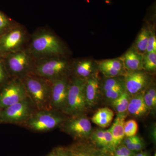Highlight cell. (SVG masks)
I'll use <instances>...</instances> for the list:
<instances>
[{
    "instance_id": "1",
    "label": "cell",
    "mask_w": 156,
    "mask_h": 156,
    "mask_svg": "<svg viewBox=\"0 0 156 156\" xmlns=\"http://www.w3.org/2000/svg\"><path fill=\"white\" fill-rule=\"evenodd\" d=\"M27 97L37 110H52L51 81L29 74L21 79Z\"/></svg>"
},
{
    "instance_id": "2",
    "label": "cell",
    "mask_w": 156,
    "mask_h": 156,
    "mask_svg": "<svg viewBox=\"0 0 156 156\" xmlns=\"http://www.w3.org/2000/svg\"><path fill=\"white\" fill-rule=\"evenodd\" d=\"M62 112L53 110H37L23 127L39 133L52 131L60 127L66 119L67 117Z\"/></svg>"
},
{
    "instance_id": "3",
    "label": "cell",
    "mask_w": 156,
    "mask_h": 156,
    "mask_svg": "<svg viewBox=\"0 0 156 156\" xmlns=\"http://www.w3.org/2000/svg\"><path fill=\"white\" fill-rule=\"evenodd\" d=\"M86 80L81 78H75L69 83L66 105L63 113L75 116L84 114L87 106L85 95Z\"/></svg>"
},
{
    "instance_id": "4",
    "label": "cell",
    "mask_w": 156,
    "mask_h": 156,
    "mask_svg": "<svg viewBox=\"0 0 156 156\" xmlns=\"http://www.w3.org/2000/svg\"><path fill=\"white\" fill-rule=\"evenodd\" d=\"M37 109L28 98L3 109H1L2 124L22 126Z\"/></svg>"
},
{
    "instance_id": "5",
    "label": "cell",
    "mask_w": 156,
    "mask_h": 156,
    "mask_svg": "<svg viewBox=\"0 0 156 156\" xmlns=\"http://www.w3.org/2000/svg\"><path fill=\"white\" fill-rule=\"evenodd\" d=\"M59 127L77 141L85 140L92 133L91 123L83 114L68 117Z\"/></svg>"
},
{
    "instance_id": "6",
    "label": "cell",
    "mask_w": 156,
    "mask_h": 156,
    "mask_svg": "<svg viewBox=\"0 0 156 156\" xmlns=\"http://www.w3.org/2000/svg\"><path fill=\"white\" fill-rule=\"evenodd\" d=\"M27 98L21 79L14 78L0 88V109L10 106Z\"/></svg>"
},
{
    "instance_id": "7",
    "label": "cell",
    "mask_w": 156,
    "mask_h": 156,
    "mask_svg": "<svg viewBox=\"0 0 156 156\" xmlns=\"http://www.w3.org/2000/svg\"><path fill=\"white\" fill-rule=\"evenodd\" d=\"M8 55L4 63L10 76L22 79L31 73L30 59L25 52L17 51Z\"/></svg>"
},
{
    "instance_id": "8",
    "label": "cell",
    "mask_w": 156,
    "mask_h": 156,
    "mask_svg": "<svg viewBox=\"0 0 156 156\" xmlns=\"http://www.w3.org/2000/svg\"><path fill=\"white\" fill-rule=\"evenodd\" d=\"M67 66V63L63 60L48 59L37 65L30 74L52 81L65 76L64 73Z\"/></svg>"
},
{
    "instance_id": "9",
    "label": "cell",
    "mask_w": 156,
    "mask_h": 156,
    "mask_svg": "<svg viewBox=\"0 0 156 156\" xmlns=\"http://www.w3.org/2000/svg\"><path fill=\"white\" fill-rule=\"evenodd\" d=\"M34 52L41 55H56L62 52L60 42L50 33H43L34 38L32 43Z\"/></svg>"
},
{
    "instance_id": "10",
    "label": "cell",
    "mask_w": 156,
    "mask_h": 156,
    "mask_svg": "<svg viewBox=\"0 0 156 156\" xmlns=\"http://www.w3.org/2000/svg\"><path fill=\"white\" fill-rule=\"evenodd\" d=\"M69 84L65 76L51 81L52 110L63 112L66 105Z\"/></svg>"
},
{
    "instance_id": "11",
    "label": "cell",
    "mask_w": 156,
    "mask_h": 156,
    "mask_svg": "<svg viewBox=\"0 0 156 156\" xmlns=\"http://www.w3.org/2000/svg\"><path fill=\"white\" fill-rule=\"evenodd\" d=\"M150 81L149 76L142 70L127 72L124 78L126 91L132 95L141 93L149 86Z\"/></svg>"
},
{
    "instance_id": "12",
    "label": "cell",
    "mask_w": 156,
    "mask_h": 156,
    "mask_svg": "<svg viewBox=\"0 0 156 156\" xmlns=\"http://www.w3.org/2000/svg\"><path fill=\"white\" fill-rule=\"evenodd\" d=\"M24 38L23 31L14 29L0 35V54L5 55L14 52L22 44Z\"/></svg>"
},
{
    "instance_id": "13",
    "label": "cell",
    "mask_w": 156,
    "mask_h": 156,
    "mask_svg": "<svg viewBox=\"0 0 156 156\" xmlns=\"http://www.w3.org/2000/svg\"><path fill=\"white\" fill-rule=\"evenodd\" d=\"M67 147L71 156H109L106 151L85 140L77 141Z\"/></svg>"
},
{
    "instance_id": "14",
    "label": "cell",
    "mask_w": 156,
    "mask_h": 156,
    "mask_svg": "<svg viewBox=\"0 0 156 156\" xmlns=\"http://www.w3.org/2000/svg\"><path fill=\"white\" fill-rule=\"evenodd\" d=\"M125 69L128 71L142 70L143 56L137 53L134 47H132L121 57Z\"/></svg>"
},
{
    "instance_id": "15",
    "label": "cell",
    "mask_w": 156,
    "mask_h": 156,
    "mask_svg": "<svg viewBox=\"0 0 156 156\" xmlns=\"http://www.w3.org/2000/svg\"><path fill=\"white\" fill-rule=\"evenodd\" d=\"M144 92H141L133 95V97L130 98L127 112L132 116L142 117L149 110L144 102Z\"/></svg>"
},
{
    "instance_id": "16",
    "label": "cell",
    "mask_w": 156,
    "mask_h": 156,
    "mask_svg": "<svg viewBox=\"0 0 156 156\" xmlns=\"http://www.w3.org/2000/svg\"><path fill=\"white\" fill-rule=\"evenodd\" d=\"M99 93V83L97 78L93 76L86 80L85 95L88 107L95 105L98 99Z\"/></svg>"
},
{
    "instance_id": "17",
    "label": "cell",
    "mask_w": 156,
    "mask_h": 156,
    "mask_svg": "<svg viewBox=\"0 0 156 156\" xmlns=\"http://www.w3.org/2000/svg\"><path fill=\"white\" fill-rule=\"evenodd\" d=\"M126 118V115L118 114L112 126L110 128L113 137L115 150L121 144L125 137L124 124Z\"/></svg>"
},
{
    "instance_id": "18",
    "label": "cell",
    "mask_w": 156,
    "mask_h": 156,
    "mask_svg": "<svg viewBox=\"0 0 156 156\" xmlns=\"http://www.w3.org/2000/svg\"><path fill=\"white\" fill-rule=\"evenodd\" d=\"M114 116V112L108 107L98 109L91 118L92 122L101 128H106L111 124Z\"/></svg>"
},
{
    "instance_id": "19",
    "label": "cell",
    "mask_w": 156,
    "mask_h": 156,
    "mask_svg": "<svg viewBox=\"0 0 156 156\" xmlns=\"http://www.w3.org/2000/svg\"><path fill=\"white\" fill-rule=\"evenodd\" d=\"M151 30L147 28L143 27L137 35L134 45V48L136 52L143 56L146 52L148 41L151 34Z\"/></svg>"
},
{
    "instance_id": "20",
    "label": "cell",
    "mask_w": 156,
    "mask_h": 156,
    "mask_svg": "<svg viewBox=\"0 0 156 156\" xmlns=\"http://www.w3.org/2000/svg\"><path fill=\"white\" fill-rule=\"evenodd\" d=\"M130 98V95L126 91L119 97L112 101V104L118 114L125 115Z\"/></svg>"
},
{
    "instance_id": "21",
    "label": "cell",
    "mask_w": 156,
    "mask_h": 156,
    "mask_svg": "<svg viewBox=\"0 0 156 156\" xmlns=\"http://www.w3.org/2000/svg\"><path fill=\"white\" fill-rule=\"evenodd\" d=\"M143 69L149 72L156 69V51L146 53L143 56Z\"/></svg>"
},
{
    "instance_id": "22",
    "label": "cell",
    "mask_w": 156,
    "mask_h": 156,
    "mask_svg": "<svg viewBox=\"0 0 156 156\" xmlns=\"http://www.w3.org/2000/svg\"><path fill=\"white\" fill-rule=\"evenodd\" d=\"M93 65L92 61L85 60L78 63L76 67L77 74L81 77L86 78L89 76L92 72Z\"/></svg>"
},
{
    "instance_id": "23",
    "label": "cell",
    "mask_w": 156,
    "mask_h": 156,
    "mask_svg": "<svg viewBox=\"0 0 156 156\" xmlns=\"http://www.w3.org/2000/svg\"><path fill=\"white\" fill-rule=\"evenodd\" d=\"M98 68L101 73L108 78L115 77L120 76H125L127 73V71H122L108 67L106 66L100 64H98Z\"/></svg>"
},
{
    "instance_id": "24",
    "label": "cell",
    "mask_w": 156,
    "mask_h": 156,
    "mask_svg": "<svg viewBox=\"0 0 156 156\" xmlns=\"http://www.w3.org/2000/svg\"><path fill=\"white\" fill-rule=\"evenodd\" d=\"M122 86H125L124 79L123 80L122 78L118 77L108 78L104 82L102 90L104 92L116 87Z\"/></svg>"
},
{
    "instance_id": "25",
    "label": "cell",
    "mask_w": 156,
    "mask_h": 156,
    "mask_svg": "<svg viewBox=\"0 0 156 156\" xmlns=\"http://www.w3.org/2000/svg\"><path fill=\"white\" fill-rule=\"evenodd\" d=\"M91 136L92 142L95 145L97 146L98 147L105 150V144L104 130L101 129H97L96 131L92 132Z\"/></svg>"
},
{
    "instance_id": "26",
    "label": "cell",
    "mask_w": 156,
    "mask_h": 156,
    "mask_svg": "<svg viewBox=\"0 0 156 156\" xmlns=\"http://www.w3.org/2000/svg\"><path fill=\"white\" fill-rule=\"evenodd\" d=\"M138 124L134 119L128 120L124 124V133L126 137L136 136L138 131Z\"/></svg>"
},
{
    "instance_id": "27",
    "label": "cell",
    "mask_w": 156,
    "mask_h": 156,
    "mask_svg": "<svg viewBox=\"0 0 156 156\" xmlns=\"http://www.w3.org/2000/svg\"><path fill=\"white\" fill-rule=\"evenodd\" d=\"M99 63L119 70L127 71L121 58L103 60L99 62Z\"/></svg>"
},
{
    "instance_id": "28",
    "label": "cell",
    "mask_w": 156,
    "mask_h": 156,
    "mask_svg": "<svg viewBox=\"0 0 156 156\" xmlns=\"http://www.w3.org/2000/svg\"><path fill=\"white\" fill-rule=\"evenodd\" d=\"M126 91L125 86L116 87L104 92L105 95L109 100L113 101L119 97Z\"/></svg>"
},
{
    "instance_id": "29",
    "label": "cell",
    "mask_w": 156,
    "mask_h": 156,
    "mask_svg": "<svg viewBox=\"0 0 156 156\" xmlns=\"http://www.w3.org/2000/svg\"><path fill=\"white\" fill-rule=\"evenodd\" d=\"M10 76L4 62L0 59V88L9 80Z\"/></svg>"
},
{
    "instance_id": "30",
    "label": "cell",
    "mask_w": 156,
    "mask_h": 156,
    "mask_svg": "<svg viewBox=\"0 0 156 156\" xmlns=\"http://www.w3.org/2000/svg\"><path fill=\"white\" fill-rule=\"evenodd\" d=\"M113 156H133L134 151H130L125 144L118 146L113 152Z\"/></svg>"
},
{
    "instance_id": "31",
    "label": "cell",
    "mask_w": 156,
    "mask_h": 156,
    "mask_svg": "<svg viewBox=\"0 0 156 156\" xmlns=\"http://www.w3.org/2000/svg\"><path fill=\"white\" fill-rule=\"evenodd\" d=\"M126 146L128 149L134 152L140 151L143 149L144 147V142L138 136L133 142Z\"/></svg>"
},
{
    "instance_id": "32",
    "label": "cell",
    "mask_w": 156,
    "mask_h": 156,
    "mask_svg": "<svg viewBox=\"0 0 156 156\" xmlns=\"http://www.w3.org/2000/svg\"><path fill=\"white\" fill-rule=\"evenodd\" d=\"M144 98L146 105L149 110L155 108L156 99L154 98L147 91L144 93Z\"/></svg>"
},
{
    "instance_id": "33",
    "label": "cell",
    "mask_w": 156,
    "mask_h": 156,
    "mask_svg": "<svg viewBox=\"0 0 156 156\" xmlns=\"http://www.w3.org/2000/svg\"><path fill=\"white\" fill-rule=\"evenodd\" d=\"M153 51H156V36L155 33L151 31L146 53H150Z\"/></svg>"
},
{
    "instance_id": "34",
    "label": "cell",
    "mask_w": 156,
    "mask_h": 156,
    "mask_svg": "<svg viewBox=\"0 0 156 156\" xmlns=\"http://www.w3.org/2000/svg\"><path fill=\"white\" fill-rule=\"evenodd\" d=\"M10 25V21L5 15L0 11V35L8 29Z\"/></svg>"
},
{
    "instance_id": "35",
    "label": "cell",
    "mask_w": 156,
    "mask_h": 156,
    "mask_svg": "<svg viewBox=\"0 0 156 156\" xmlns=\"http://www.w3.org/2000/svg\"><path fill=\"white\" fill-rule=\"evenodd\" d=\"M56 152L58 156H71L67 147H56Z\"/></svg>"
},
{
    "instance_id": "36",
    "label": "cell",
    "mask_w": 156,
    "mask_h": 156,
    "mask_svg": "<svg viewBox=\"0 0 156 156\" xmlns=\"http://www.w3.org/2000/svg\"><path fill=\"white\" fill-rule=\"evenodd\" d=\"M45 156H58L57 152H56V148H54L50 153H49L47 155Z\"/></svg>"
},
{
    "instance_id": "37",
    "label": "cell",
    "mask_w": 156,
    "mask_h": 156,
    "mask_svg": "<svg viewBox=\"0 0 156 156\" xmlns=\"http://www.w3.org/2000/svg\"><path fill=\"white\" fill-rule=\"evenodd\" d=\"M133 156H149L146 152H141L137 154H134Z\"/></svg>"
},
{
    "instance_id": "38",
    "label": "cell",
    "mask_w": 156,
    "mask_h": 156,
    "mask_svg": "<svg viewBox=\"0 0 156 156\" xmlns=\"http://www.w3.org/2000/svg\"><path fill=\"white\" fill-rule=\"evenodd\" d=\"M2 124V120H1V109H0V125Z\"/></svg>"
}]
</instances>
